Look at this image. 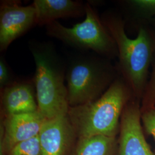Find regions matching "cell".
<instances>
[{"instance_id": "2", "label": "cell", "mask_w": 155, "mask_h": 155, "mask_svg": "<svg viewBox=\"0 0 155 155\" xmlns=\"http://www.w3.org/2000/svg\"><path fill=\"white\" fill-rule=\"evenodd\" d=\"M103 23L116 44L123 79L133 98L141 101L155 55V39L144 27L140 28L135 39L129 38L125 33L124 22L116 17H107Z\"/></svg>"}, {"instance_id": "3", "label": "cell", "mask_w": 155, "mask_h": 155, "mask_svg": "<svg viewBox=\"0 0 155 155\" xmlns=\"http://www.w3.org/2000/svg\"><path fill=\"white\" fill-rule=\"evenodd\" d=\"M32 54L38 111L46 120L68 114L70 106L64 73L47 51L34 49Z\"/></svg>"}, {"instance_id": "7", "label": "cell", "mask_w": 155, "mask_h": 155, "mask_svg": "<svg viewBox=\"0 0 155 155\" xmlns=\"http://www.w3.org/2000/svg\"><path fill=\"white\" fill-rule=\"evenodd\" d=\"M36 25L33 4L22 6L16 2L6 1L0 10V49L5 50L12 42Z\"/></svg>"}, {"instance_id": "16", "label": "cell", "mask_w": 155, "mask_h": 155, "mask_svg": "<svg viewBox=\"0 0 155 155\" xmlns=\"http://www.w3.org/2000/svg\"><path fill=\"white\" fill-rule=\"evenodd\" d=\"M141 121L145 132L155 139V106L142 113Z\"/></svg>"}, {"instance_id": "9", "label": "cell", "mask_w": 155, "mask_h": 155, "mask_svg": "<svg viewBox=\"0 0 155 155\" xmlns=\"http://www.w3.org/2000/svg\"><path fill=\"white\" fill-rule=\"evenodd\" d=\"M75 129L68 115L46 120L39 134L41 155H64Z\"/></svg>"}, {"instance_id": "8", "label": "cell", "mask_w": 155, "mask_h": 155, "mask_svg": "<svg viewBox=\"0 0 155 155\" xmlns=\"http://www.w3.org/2000/svg\"><path fill=\"white\" fill-rule=\"evenodd\" d=\"M45 120L39 111L6 116L1 127L3 149L8 153L16 144L38 136Z\"/></svg>"}, {"instance_id": "10", "label": "cell", "mask_w": 155, "mask_h": 155, "mask_svg": "<svg viewBox=\"0 0 155 155\" xmlns=\"http://www.w3.org/2000/svg\"><path fill=\"white\" fill-rule=\"evenodd\" d=\"M1 91V102L6 116L38 111L36 95L32 84L14 82Z\"/></svg>"}, {"instance_id": "6", "label": "cell", "mask_w": 155, "mask_h": 155, "mask_svg": "<svg viewBox=\"0 0 155 155\" xmlns=\"http://www.w3.org/2000/svg\"><path fill=\"white\" fill-rule=\"evenodd\" d=\"M141 115L140 101L130 100L121 117L118 155H155L145 138Z\"/></svg>"}, {"instance_id": "14", "label": "cell", "mask_w": 155, "mask_h": 155, "mask_svg": "<svg viewBox=\"0 0 155 155\" xmlns=\"http://www.w3.org/2000/svg\"><path fill=\"white\" fill-rule=\"evenodd\" d=\"M8 153L9 155H41L39 135L16 144Z\"/></svg>"}, {"instance_id": "4", "label": "cell", "mask_w": 155, "mask_h": 155, "mask_svg": "<svg viewBox=\"0 0 155 155\" xmlns=\"http://www.w3.org/2000/svg\"><path fill=\"white\" fill-rule=\"evenodd\" d=\"M86 18L71 28L66 27L58 21L46 25L47 34L67 44L81 48L110 55L116 53V44L93 8L85 5Z\"/></svg>"}, {"instance_id": "13", "label": "cell", "mask_w": 155, "mask_h": 155, "mask_svg": "<svg viewBox=\"0 0 155 155\" xmlns=\"http://www.w3.org/2000/svg\"><path fill=\"white\" fill-rule=\"evenodd\" d=\"M153 61V67L150 78L147 84L144 94L141 100V113L155 106V52Z\"/></svg>"}, {"instance_id": "5", "label": "cell", "mask_w": 155, "mask_h": 155, "mask_svg": "<svg viewBox=\"0 0 155 155\" xmlns=\"http://www.w3.org/2000/svg\"><path fill=\"white\" fill-rule=\"evenodd\" d=\"M66 78L70 107L82 105L98 99L113 82L110 70L90 58L73 62Z\"/></svg>"}, {"instance_id": "12", "label": "cell", "mask_w": 155, "mask_h": 155, "mask_svg": "<svg viewBox=\"0 0 155 155\" xmlns=\"http://www.w3.org/2000/svg\"><path fill=\"white\" fill-rule=\"evenodd\" d=\"M115 137L95 136L81 138L73 155H113Z\"/></svg>"}, {"instance_id": "17", "label": "cell", "mask_w": 155, "mask_h": 155, "mask_svg": "<svg viewBox=\"0 0 155 155\" xmlns=\"http://www.w3.org/2000/svg\"><path fill=\"white\" fill-rule=\"evenodd\" d=\"M10 75L7 66L6 65L2 59L0 61V89L1 90L4 89L8 85L11 83L9 82Z\"/></svg>"}, {"instance_id": "1", "label": "cell", "mask_w": 155, "mask_h": 155, "mask_svg": "<svg viewBox=\"0 0 155 155\" xmlns=\"http://www.w3.org/2000/svg\"><path fill=\"white\" fill-rule=\"evenodd\" d=\"M133 97L122 79L111 83L98 99L75 107H70L68 115L81 138L95 136L115 137L120 132L122 112Z\"/></svg>"}, {"instance_id": "15", "label": "cell", "mask_w": 155, "mask_h": 155, "mask_svg": "<svg viewBox=\"0 0 155 155\" xmlns=\"http://www.w3.org/2000/svg\"><path fill=\"white\" fill-rule=\"evenodd\" d=\"M128 3L145 16L155 15V0H133Z\"/></svg>"}, {"instance_id": "11", "label": "cell", "mask_w": 155, "mask_h": 155, "mask_svg": "<svg viewBox=\"0 0 155 155\" xmlns=\"http://www.w3.org/2000/svg\"><path fill=\"white\" fill-rule=\"evenodd\" d=\"M36 25H47L58 18L77 17L85 14V5L72 0H35Z\"/></svg>"}]
</instances>
